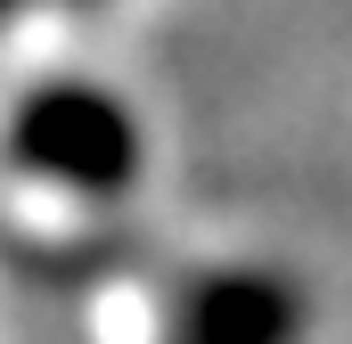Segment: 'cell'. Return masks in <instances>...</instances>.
I'll return each instance as SVG.
<instances>
[{
  "instance_id": "obj_1",
  "label": "cell",
  "mask_w": 352,
  "mask_h": 344,
  "mask_svg": "<svg viewBox=\"0 0 352 344\" xmlns=\"http://www.w3.org/2000/svg\"><path fill=\"white\" fill-rule=\"evenodd\" d=\"M8 156L74 197H123L140 180V123L98 83H41L8 123Z\"/></svg>"
},
{
  "instance_id": "obj_2",
  "label": "cell",
  "mask_w": 352,
  "mask_h": 344,
  "mask_svg": "<svg viewBox=\"0 0 352 344\" xmlns=\"http://www.w3.org/2000/svg\"><path fill=\"white\" fill-rule=\"evenodd\" d=\"M173 344H303V287L278 270H213L180 295Z\"/></svg>"
},
{
  "instance_id": "obj_3",
  "label": "cell",
  "mask_w": 352,
  "mask_h": 344,
  "mask_svg": "<svg viewBox=\"0 0 352 344\" xmlns=\"http://www.w3.org/2000/svg\"><path fill=\"white\" fill-rule=\"evenodd\" d=\"M16 8H25V0H0V17H16Z\"/></svg>"
}]
</instances>
